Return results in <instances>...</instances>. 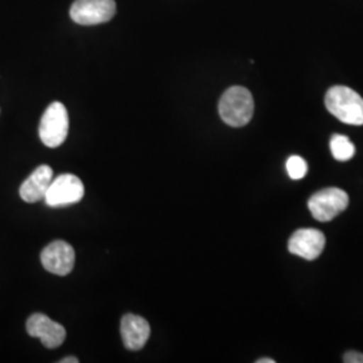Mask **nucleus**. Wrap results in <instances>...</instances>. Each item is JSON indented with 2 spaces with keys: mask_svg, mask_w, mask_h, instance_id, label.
Returning <instances> with one entry per match:
<instances>
[{
  "mask_svg": "<svg viewBox=\"0 0 363 363\" xmlns=\"http://www.w3.org/2000/svg\"><path fill=\"white\" fill-rule=\"evenodd\" d=\"M325 108L339 121L363 125V99L347 86H333L325 93Z\"/></svg>",
  "mask_w": 363,
  "mask_h": 363,
  "instance_id": "f257e3e1",
  "label": "nucleus"
},
{
  "mask_svg": "<svg viewBox=\"0 0 363 363\" xmlns=\"http://www.w3.org/2000/svg\"><path fill=\"white\" fill-rule=\"evenodd\" d=\"M218 112L223 123L240 128L247 125L255 113L252 93L244 86H232L220 97Z\"/></svg>",
  "mask_w": 363,
  "mask_h": 363,
  "instance_id": "f03ea898",
  "label": "nucleus"
},
{
  "mask_svg": "<svg viewBox=\"0 0 363 363\" xmlns=\"http://www.w3.org/2000/svg\"><path fill=\"white\" fill-rule=\"evenodd\" d=\"M69 132V115L65 105L55 101L48 106L39 124V138L49 148L62 145Z\"/></svg>",
  "mask_w": 363,
  "mask_h": 363,
  "instance_id": "7ed1b4c3",
  "label": "nucleus"
},
{
  "mask_svg": "<svg viewBox=\"0 0 363 363\" xmlns=\"http://www.w3.org/2000/svg\"><path fill=\"white\" fill-rule=\"evenodd\" d=\"M349 206V195L337 187H328L312 195L308 208L315 220L328 222L334 220Z\"/></svg>",
  "mask_w": 363,
  "mask_h": 363,
  "instance_id": "20e7f679",
  "label": "nucleus"
},
{
  "mask_svg": "<svg viewBox=\"0 0 363 363\" xmlns=\"http://www.w3.org/2000/svg\"><path fill=\"white\" fill-rule=\"evenodd\" d=\"M115 13V0H76L70 7V18L81 26L106 23Z\"/></svg>",
  "mask_w": 363,
  "mask_h": 363,
  "instance_id": "39448f33",
  "label": "nucleus"
},
{
  "mask_svg": "<svg viewBox=\"0 0 363 363\" xmlns=\"http://www.w3.org/2000/svg\"><path fill=\"white\" fill-rule=\"evenodd\" d=\"M84 183L73 174H62L52 179L45 195V202L50 208H64L78 203L84 198Z\"/></svg>",
  "mask_w": 363,
  "mask_h": 363,
  "instance_id": "423d86ee",
  "label": "nucleus"
},
{
  "mask_svg": "<svg viewBox=\"0 0 363 363\" xmlns=\"http://www.w3.org/2000/svg\"><path fill=\"white\" fill-rule=\"evenodd\" d=\"M76 261L74 249L62 240L49 244L40 253V262L48 272L66 276L73 271Z\"/></svg>",
  "mask_w": 363,
  "mask_h": 363,
  "instance_id": "0eeeda50",
  "label": "nucleus"
},
{
  "mask_svg": "<svg viewBox=\"0 0 363 363\" xmlns=\"http://www.w3.org/2000/svg\"><path fill=\"white\" fill-rule=\"evenodd\" d=\"M26 330L30 337L40 339L42 345L48 349L60 347L65 342L64 325L54 322L45 313H33L27 319Z\"/></svg>",
  "mask_w": 363,
  "mask_h": 363,
  "instance_id": "6e6552de",
  "label": "nucleus"
},
{
  "mask_svg": "<svg viewBox=\"0 0 363 363\" xmlns=\"http://www.w3.org/2000/svg\"><path fill=\"white\" fill-rule=\"evenodd\" d=\"M325 234L318 229H298L288 241V250L301 259H316L323 252Z\"/></svg>",
  "mask_w": 363,
  "mask_h": 363,
  "instance_id": "1a4fd4ad",
  "label": "nucleus"
},
{
  "mask_svg": "<svg viewBox=\"0 0 363 363\" xmlns=\"http://www.w3.org/2000/svg\"><path fill=\"white\" fill-rule=\"evenodd\" d=\"M121 339L130 351L142 350L151 335L150 323L139 315L127 313L121 318Z\"/></svg>",
  "mask_w": 363,
  "mask_h": 363,
  "instance_id": "9d476101",
  "label": "nucleus"
},
{
  "mask_svg": "<svg viewBox=\"0 0 363 363\" xmlns=\"http://www.w3.org/2000/svg\"><path fill=\"white\" fill-rule=\"evenodd\" d=\"M52 182V167L42 164L38 169H34V172L22 183L19 195L27 203L39 202L40 199H45V195L48 193Z\"/></svg>",
  "mask_w": 363,
  "mask_h": 363,
  "instance_id": "9b49d317",
  "label": "nucleus"
},
{
  "mask_svg": "<svg viewBox=\"0 0 363 363\" xmlns=\"http://www.w3.org/2000/svg\"><path fill=\"white\" fill-rule=\"evenodd\" d=\"M331 154L337 162H349L355 155V147L345 135H334L330 140Z\"/></svg>",
  "mask_w": 363,
  "mask_h": 363,
  "instance_id": "f8f14e48",
  "label": "nucleus"
},
{
  "mask_svg": "<svg viewBox=\"0 0 363 363\" xmlns=\"http://www.w3.org/2000/svg\"><path fill=\"white\" fill-rule=\"evenodd\" d=\"M286 171H288V175L298 181L306 177L308 167H307V163L303 157H300L298 155L291 156L288 160H286Z\"/></svg>",
  "mask_w": 363,
  "mask_h": 363,
  "instance_id": "ddd939ff",
  "label": "nucleus"
},
{
  "mask_svg": "<svg viewBox=\"0 0 363 363\" xmlns=\"http://www.w3.org/2000/svg\"><path fill=\"white\" fill-rule=\"evenodd\" d=\"M343 362L346 363H363V354L358 351H347L343 355Z\"/></svg>",
  "mask_w": 363,
  "mask_h": 363,
  "instance_id": "4468645a",
  "label": "nucleus"
},
{
  "mask_svg": "<svg viewBox=\"0 0 363 363\" xmlns=\"http://www.w3.org/2000/svg\"><path fill=\"white\" fill-rule=\"evenodd\" d=\"M61 363H78L79 361H78V358H76V357H66V358H64V359H61L60 361Z\"/></svg>",
  "mask_w": 363,
  "mask_h": 363,
  "instance_id": "2eb2a0df",
  "label": "nucleus"
},
{
  "mask_svg": "<svg viewBox=\"0 0 363 363\" xmlns=\"http://www.w3.org/2000/svg\"><path fill=\"white\" fill-rule=\"evenodd\" d=\"M257 363H274L276 361L274 359H269V358H261V359H257L256 361Z\"/></svg>",
  "mask_w": 363,
  "mask_h": 363,
  "instance_id": "dca6fc26",
  "label": "nucleus"
}]
</instances>
